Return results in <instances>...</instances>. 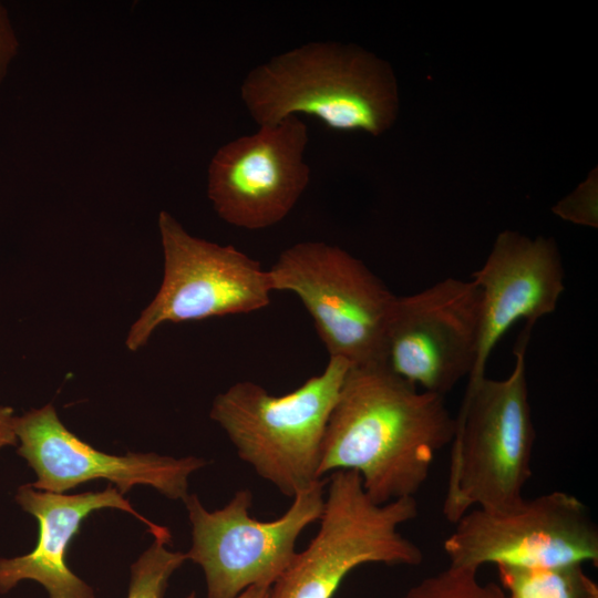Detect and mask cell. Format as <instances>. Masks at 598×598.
<instances>
[{"label":"cell","instance_id":"obj_1","mask_svg":"<svg viewBox=\"0 0 598 598\" xmlns=\"http://www.w3.org/2000/svg\"><path fill=\"white\" fill-rule=\"evenodd\" d=\"M455 427L445 396L419 390L383 363L351 365L327 424L319 476L357 472L378 504L415 497Z\"/></svg>","mask_w":598,"mask_h":598},{"label":"cell","instance_id":"obj_2","mask_svg":"<svg viewBox=\"0 0 598 598\" xmlns=\"http://www.w3.org/2000/svg\"><path fill=\"white\" fill-rule=\"evenodd\" d=\"M240 96L259 126L303 113L336 131L380 135L395 120L399 97L388 63L353 44L315 41L255 66Z\"/></svg>","mask_w":598,"mask_h":598},{"label":"cell","instance_id":"obj_3","mask_svg":"<svg viewBox=\"0 0 598 598\" xmlns=\"http://www.w3.org/2000/svg\"><path fill=\"white\" fill-rule=\"evenodd\" d=\"M526 324L514 349L508 377L467 384L451 442L447 486L442 512L455 524L473 508L501 509L524 495L532 476L535 426L528 400Z\"/></svg>","mask_w":598,"mask_h":598},{"label":"cell","instance_id":"obj_4","mask_svg":"<svg viewBox=\"0 0 598 598\" xmlns=\"http://www.w3.org/2000/svg\"><path fill=\"white\" fill-rule=\"evenodd\" d=\"M351 365L329 358L320 374L279 396L255 382H236L215 396L209 416L243 462L293 498L322 480L319 466L327 424Z\"/></svg>","mask_w":598,"mask_h":598},{"label":"cell","instance_id":"obj_5","mask_svg":"<svg viewBox=\"0 0 598 598\" xmlns=\"http://www.w3.org/2000/svg\"><path fill=\"white\" fill-rule=\"evenodd\" d=\"M417 514L415 497L378 504L357 472L330 473L319 529L270 587V598H332L343 579L367 564L419 566L421 548L400 530Z\"/></svg>","mask_w":598,"mask_h":598},{"label":"cell","instance_id":"obj_6","mask_svg":"<svg viewBox=\"0 0 598 598\" xmlns=\"http://www.w3.org/2000/svg\"><path fill=\"white\" fill-rule=\"evenodd\" d=\"M268 271L274 291L299 297L329 358L352 365L383 363L396 296L361 260L334 245L301 241L285 249Z\"/></svg>","mask_w":598,"mask_h":598},{"label":"cell","instance_id":"obj_7","mask_svg":"<svg viewBox=\"0 0 598 598\" xmlns=\"http://www.w3.org/2000/svg\"><path fill=\"white\" fill-rule=\"evenodd\" d=\"M323 478L292 498L277 519L250 515L252 494L237 491L219 509L208 511L196 494L184 501L192 526L187 560L205 576L207 598H236L252 586L271 587L293 560L302 532L321 516Z\"/></svg>","mask_w":598,"mask_h":598},{"label":"cell","instance_id":"obj_8","mask_svg":"<svg viewBox=\"0 0 598 598\" xmlns=\"http://www.w3.org/2000/svg\"><path fill=\"white\" fill-rule=\"evenodd\" d=\"M454 525L443 543L451 566H598V527L586 504L566 492L523 497L501 509L473 508Z\"/></svg>","mask_w":598,"mask_h":598},{"label":"cell","instance_id":"obj_9","mask_svg":"<svg viewBox=\"0 0 598 598\" xmlns=\"http://www.w3.org/2000/svg\"><path fill=\"white\" fill-rule=\"evenodd\" d=\"M164 275L162 285L132 324L131 351L145 346L162 323L249 313L265 308L274 291L268 270L231 245L195 237L173 217L158 215Z\"/></svg>","mask_w":598,"mask_h":598},{"label":"cell","instance_id":"obj_10","mask_svg":"<svg viewBox=\"0 0 598 598\" xmlns=\"http://www.w3.org/2000/svg\"><path fill=\"white\" fill-rule=\"evenodd\" d=\"M480 324L481 292L473 280L446 278L416 293L396 296L383 364L417 389L445 396L474 369Z\"/></svg>","mask_w":598,"mask_h":598},{"label":"cell","instance_id":"obj_11","mask_svg":"<svg viewBox=\"0 0 598 598\" xmlns=\"http://www.w3.org/2000/svg\"><path fill=\"white\" fill-rule=\"evenodd\" d=\"M308 127L297 115L220 146L208 166L207 195L227 224L249 230L281 221L310 181Z\"/></svg>","mask_w":598,"mask_h":598},{"label":"cell","instance_id":"obj_12","mask_svg":"<svg viewBox=\"0 0 598 598\" xmlns=\"http://www.w3.org/2000/svg\"><path fill=\"white\" fill-rule=\"evenodd\" d=\"M14 431L17 453L37 476L30 485L51 493H64L90 481L107 480L122 495L135 485H146L167 498L184 502L189 495V476L208 464L196 456L104 453L69 431L51 403L17 416Z\"/></svg>","mask_w":598,"mask_h":598},{"label":"cell","instance_id":"obj_13","mask_svg":"<svg viewBox=\"0 0 598 598\" xmlns=\"http://www.w3.org/2000/svg\"><path fill=\"white\" fill-rule=\"evenodd\" d=\"M481 292L477 358L468 383L485 377L489 355L502 337L524 319L554 312L565 290L564 268L553 239H529L514 231L498 235L484 265L472 279Z\"/></svg>","mask_w":598,"mask_h":598},{"label":"cell","instance_id":"obj_14","mask_svg":"<svg viewBox=\"0 0 598 598\" xmlns=\"http://www.w3.org/2000/svg\"><path fill=\"white\" fill-rule=\"evenodd\" d=\"M14 499L37 519L39 535L30 553L0 558V594H8L21 581L33 580L43 586L48 598H95L94 589L66 563L70 542L79 533L81 523L95 511L115 508L132 514L153 536L166 529L137 513L112 485L101 492L65 495L23 484L18 487Z\"/></svg>","mask_w":598,"mask_h":598},{"label":"cell","instance_id":"obj_15","mask_svg":"<svg viewBox=\"0 0 598 598\" xmlns=\"http://www.w3.org/2000/svg\"><path fill=\"white\" fill-rule=\"evenodd\" d=\"M496 568L507 598H598V585L580 564Z\"/></svg>","mask_w":598,"mask_h":598},{"label":"cell","instance_id":"obj_16","mask_svg":"<svg viewBox=\"0 0 598 598\" xmlns=\"http://www.w3.org/2000/svg\"><path fill=\"white\" fill-rule=\"evenodd\" d=\"M153 537L152 545L131 566L126 598H164L171 577L187 560L185 553L168 548L169 530Z\"/></svg>","mask_w":598,"mask_h":598},{"label":"cell","instance_id":"obj_17","mask_svg":"<svg viewBox=\"0 0 598 598\" xmlns=\"http://www.w3.org/2000/svg\"><path fill=\"white\" fill-rule=\"evenodd\" d=\"M478 570L448 565L409 588L400 598H507L495 582H483Z\"/></svg>","mask_w":598,"mask_h":598},{"label":"cell","instance_id":"obj_18","mask_svg":"<svg viewBox=\"0 0 598 598\" xmlns=\"http://www.w3.org/2000/svg\"><path fill=\"white\" fill-rule=\"evenodd\" d=\"M557 214L566 219L579 224L596 226V199L592 193L582 190L577 193L568 200L560 203L556 209Z\"/></svg>","mask_w":598,"mask_h":598},{"label":"cell","instance_id":"obj_19","mask_svg":"<svg viewBox=\"0 0 598 598\" xmlns=\"http://www.w3.org/2000/svg\"><path fill=\"white\" fill-rule=\"evenodd\" d=\"M19 42L6 7L0 3V84L14 59Z\"/></svg>","mask_w":598,"mask_h":598},{"label":"cell","instance_id":"obj_20","mask_svg":"<svg viewBox=\"0 0 598 598\" xmlns=\"http://www.w3.org/2000/svg\"><path fill=\"white\" fill-rule=\"evenodd\" d=\"M16 417L11 406L0 405V451L18 444L14 431Z\"/></svg>","mask_w":598,"mask_h":598},{"label":"cell","instance_id":"obj_21","mask_svg":"<svg viewBox=\"0 0 598 598\" xmlns=\"http://www.w3.org/2000/svg\"><path fill=\"white\" fill-rule=\"evenodd\" d=\"M185 598H196L195 591L188 594ZM236 598H270V587L267 586H252L243 591Z\"/></svg>","mask_w":598,"mask_h":598}]
</instances>
